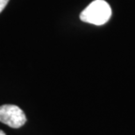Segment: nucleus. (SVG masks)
<instances>
[{"label": "nucleus", "mask_w": 135, "mask_h": 135, "mask_svg": "<svg viewBox=\"0 0 135 135\" xmlns=\"http://www.w3.org/2000/svg\"><path fill=\"white\" fill-rule=\"evenodd\" d=\"M112 9L104 0H95L90 4L80 15L81 20L96 26L104 25L110 20Z\"/></svg>", "instance_id": "obj_1"}, {"label": "nucleus", "mask_w": 135, "mask_h": 135, "mask_svg": "<svg viewBox=\"0 0 135 135\" xmlns=\"http://www.w3.org/2000/svg\"><path fill=\"white\" fill-rule=\"evenodd\" d=\"M0 135H6L4 133V132H3L2 130H0Z\"/></svg>", "instance_id": "obj_4"}, {"label": "nucleus", "mask_w": 135, "mask_h": 135, "mask_svg": "<svg viewBox=\"0 0 135 135\" xmlns=\"http://www.w3.org/2000/svg\"><path fill=\"white\" fill-rule=\"evenodd\" d=\"M8 2H9V0H0V13L2 12V11L7 5Z\"/></svg>", "instance_id": "obj_3"}, {"label": "nucleus", "mask_w": 135, "mask_h": 135, "mask_svg": "<svg viewBox=\"0 0 135 135\" xmlns=\"http://www.w3.org/2000/svg\"><path fill=\"white\" fill-rule=\"evenodd\" d=\"M0 122L12 128H20L26 122L25 113L14 104H4L0 106Z\"/></svg>", "instance_id": "obj_2"}]
</instances>
